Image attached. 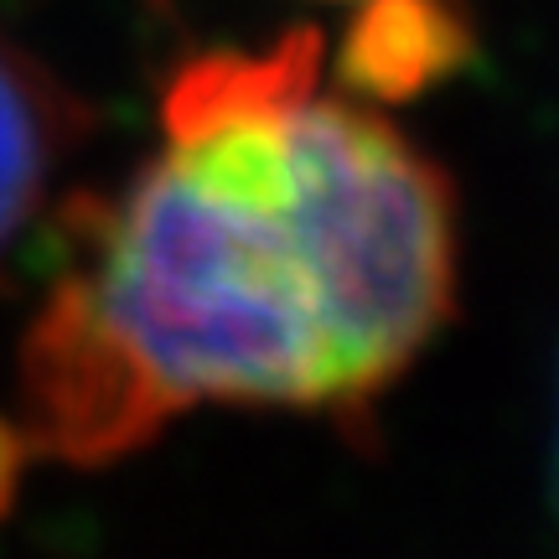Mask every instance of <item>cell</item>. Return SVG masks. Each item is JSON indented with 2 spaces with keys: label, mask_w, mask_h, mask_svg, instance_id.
<instances>
[{
  "label": "cell",
  "mask_w": 559,
  "mask_h": 559,
  "mask_svg": "<svg viewBox=\"0 0 559 559\" xmlns=\"http://www.w3.org/2000/svg\"><path fill=\"white\" fill-rule=\"evenodd\" d=\"M317 73V32L171 73L166 151L68 213L21 342L26 456L104 466L198 404L362 415L451 321V181Z\"/></svg>",
  "instance_id": "1"
},
{
  "label": "cell",
  "mask_w": 559,
  "mask_h": 559,
  "mask_svg": "<svg viewBox=\"0 0 559 559\" xmlns=\"http://www.w3.org/2000/svg\"><path fill=\"white\" fill-rule=\"evenodd\" d=\"M94 135L88 104L0 26V296L58 202V181Z\"/></svg>",
  "instance_id": "2"
},
{
  "label": "cell",
  "mask_w": 559,
  "mask_h": 559,
  "mask_svg": "<svg viewBox=\"0 0 559 559\" xmlns=\"http://www.w3.org/2000/svg\"><path fill=\"white\" fill-rule=\"evenodd\" d=\"M472 52V32L456 5L445 0H368L362 16L342 41V79L379 94V99H409L419 88L456 73V62Z\"/></svg>",
  "instance_id": "3"
},
{
  "label": "cell",
  "mask_w": 559,
  "mask_h": 559,
  "mask_svg": "<svg viewBox=\"0 0 559 559\" xmlns=\"http://www.w3.org/2000/svg\"><path fill=\"white\" fill-rule=\"evenodd\" d=\"M21 461H26V440H21L16 425H5V419H0V508H5L11 492H16Z\"/></svg>",
  "instance_id": "4"
},
{
  "label": "cell",
  "mask_w": 559,
  "mask_h": 559,
  "mask_svg": "<svg viewBox=\"0 0 559 559\" xmlns=\"http://www.w3.org/2000/svg\"><path fill=\"white\" fill-rule=\"evenodd\" d=\"M559 415V409H555ZM549 492H555V513H559V419H555V461H549Z\"/></svg>",
  "instance_id": "5"
}]
</instances>
